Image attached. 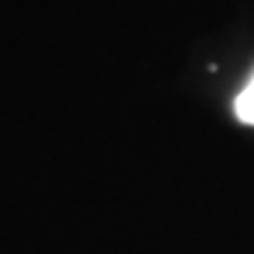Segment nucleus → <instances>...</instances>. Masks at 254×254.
Segmentation results:
<instances>
[{
  "mask_svg": "<svg viewBox=\"0 0 254 254\" xmlns=\"http://www.w3.org/2000/svg\"><path fill=\"white\" fill-rule=\"evenodd\" d=\"M233 111H236V116L240 123L254 125V73H252V78L247 80V85L243 87V92L236 97Z\"/></svg>",
  "mask_w": 254,
  "mask_h": 254,
  "instance_id": "obj_1",
  "label": "nucleus"
}]
</instances>
